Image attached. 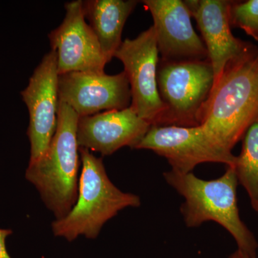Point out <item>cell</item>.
I'll return each instance as SVG.
<instances>
[{
	"mask_svg": "<svg viewBox=\"0 0 258 258\" xmlns=\"http://www.w3.org/2000/svg\"><path fill=\"white\" fill-rule=\"evenodd\" d=\"M258 120V48L251 44L230 60L200 113V125L232 152Z\"/></svg>",
	"mask_w": 258,
	"mask_h": 258,
	"instance_id": "6da1fadb",
	"label": "cell"
},
{
	"mask_svg": "<svg viewBox=\"0 0 258 258\" xmlns=\"http://www.w3.org/2000/svg\"><path fill=\"white\" fill-rule=\"evenodd\" d=\"M164 177L184 198L180 210L188 227L216 222L232 236L237 249L250 258L257 257V240L239 213V183L232 166H227L225 174L215 179H200L192 172L183 174L172 169L164 172Z\"/></svg>",
	"mask_w": 258,
	"mask_h": 258,
	"instance_id": "7a4b0ae2",
	"label": "cell"
},
{
	"mask_svg": "<svg viewBox=\"0 0 258 258\" xmlns=\"http://www.w3.org/2000/svg\"><path fill=\"white\" fill-rule=\"evenodd\" d=\"M79 119L73 108L59 101L57 128L50 146L38 159L29 162L25 173L56 220L66 217L77 201Z\"/></svg>",
	"mask_w": 258,
	"mask_h": 258,
	"instance_id": "3957f363",
	"label": "cell"
},
{
	"mask_svg": "<svg viewBox=\"0 0 258 258\" xmlns=\"http://www.w3.org/2000/svg\"><path fill=\"white\" fill-rule=\"evenodd\" d=\"M79 153L82 171L77 201L66 217L52 223L54 235L68 241L80 235L96 239L103 225L118 212L141 205L139 196L123 192L112 183L102 159L86 148L79 147Z\"/></svg>",
	"mask_w": 258,
	"mask_h": 258,
	"instance_id": "277c9868",
	"label": "cell"
},
{
	"mask_svg": "<svg viewBox=\"0 0 258 258\" xmlns=\"http://www.w3.org/2000/svg\"><path fill=\"white\" fill-rule=\"evenodd\" d=\"M214 81L209 60L172 62L159 59L157 85L164 112L158 125H200V113Z\"/></svg>",
	"mask_w": 258,
	"mask_h": 258,
	"instance_id": "5b68a950",
	"label": "cell"
},
{
	"mask_svg": "<svg viewBox=\"0 0 258 258\" xmlns=\"http://www.w3.org/2000/svg\"><path fill=\"white\" fill-rule=\"evenodd\" d=\"M165 158L171 169L186 174L204 163L234 166L236 156L222 147L202 125H151L136 148Z\"/></svg>",
	"mask_w": 258,
	"mask_h": 258,
	"instance_id": "8992f818",
	"label": "cell"
},
{
	"mask_svg": "<svg viewBox=\"0 0 258 258\" xmlns=\"http://www.w3.org/2000/svg\"><path fill=\"white\" fill-rule=\"evenodd\" d=\"M113 57L124 67L132 95L130 106L149 125H159L164 106L158 90L159 53L153 26L136 38L122 41Z\"/></svg>",
	"mask_w": 258,
	"mask_h": 258,
	"instance_id": "52a82bcc",
	"label": "cell"
},
{
	"mask_svg": "<svg viewBox=\"0 0 258 258\" xmlns=\"http://www.w3.org/2000/svg\"><path fill=\"white\" fill-rule=\"evenodd\" d=\"M58 79L57 53L51 50L44 55L28 86L21 92L30 115V161L37 160L46 152L55 133L59 109Z\"/></svg>",
	"mask_w": 258,
	"mask_h": 258,
	"instance_id": "ba28073f",
	"label": "cell"
},
{
	"mask_svg": "<svg viewBox=\"0 0 258 258\" xmlns=\"http://www.w3.org/2000/svg\"><path fill=\"white\" fill-rule=\"evenodd\" d=\"M59 101L71 107L80 117L102 111L122 110L132 102L130 86L124 71L104 73L71 72L60 75Z\"/></svg>",
	"mask_w": 258,
	"mask_h": 258,
	"instance_id": "9c48e42d",
	"label": "cell"
},
{
	"mask_svg": "<svg viewBox=\"0 0 258 258\" xmlns=\"http://www.w3.org/2000/svg\"><path fill=\"white\" fill-rule=\"evenodd\" d=\"M66 14L58 28L48 35L57 57L59 76L71 72L104 73L106 59L98 38L83 14V1L64 5Z\"/></svg>",
	"mask_w": 258,
	"mask_h": 258,
	"instance_id": "30bf717a",
	"label": "cell"
},
{
	"mask_svg": "<svg viewBox=\"0 0 258 258\" xmlns=\"http://www.w3.org/2000/svg\"><path fill=\"white\" fill-rule=\"evenodd\" d=\"M142 3L154 20L160 60H209L208 50L194 30L191 13L184 1L144 0Z\"/></svg>",
	"mask_w": 258,
	"mask_h": 258,
	"instance_id": "8fae6325",
	"label": "cell"
},
{
	"mask_svg": "<svg viewBox=\"0 0 258 258\" xmlns=\"http://www.w3.org/2000/svg\"><path fill=\"white\" fill-rule=\"evenodd\" d=\"M150 126L131 106L101 112L80 117L78 144L102 155H111L124 147L136 149Z\"/></svg>",
	"mask_w": 258,
	"mask_h": 258,
	"instance_id": "7c38bea8",
	"label": "cell"
},
{
	"mask_svg": "<svg viewBox=\"0 0 258 258\" xmlns=\"http://www.w3.org/2000/svg\"><path fill=\"white\" fill-rule=\"evenodd\" d=\"M185 5L196 20L208 50L216 82L230 60L245 52L251 42L237 38L231 32L227 0H186Z\"/></svg>",
	"mask_w": 258,
	"mask_h": 258,
	"instance_id": "4fadbf2b",
	"label": "cell"
},
{
	"mask_svg": "<svg viewBox=\"0 0 258 258\" xmlns=\"http://www.w3.org/2000/svg\"><path fill=\"white\" fill-rule=\"evenodd\" d=\"M138 3L136 0L83 1L85 18L98 38L107 63L121 45L123 27Z\"/></svg>",
	"mask_w": 258,
	"mask_h": 258,
	"instance_id": "5bb4252c",
	"label": "cell"
},
{
	"mask_svg": "<svg viewBox=\"0 0 258 258\" xmlns=\"http://www.w3.org/2000/svg\"><path fill=\"white\" fill-rule=\"evenodd\" d=\"M232 167L239 184L248 194L252 208L258 212V120L244 134L242 151Z\"/></svg>",
	"mask_w": 258,
	"mask_h": 258,
	"instance_id": "9a60e30c",
	"label": "cell"
},
{
	"mask_svg": "<svg viewBox=\"0 0 258 258\" xmlns=\"http://www.w3.org/2000/svg\"><path fill=\"white\" fill-rule=\"evenodd\" d=\"M229 19L231 28L242 29L258 42V0L230 1Z\"/></svg>",
	"mask_w": 258,
	"mask_h": 258,
	"instance_id": "2e32d148",
	"label": "cell"
},
{
	"mask_svg": "<svg viewBox=\"0 0 258 258\" xmlns=\"http://www.w3.org/2000/svg\"><path fill=\"white\" fill-rule=\"evenodd\" d=\"M13 234L9 229H0V258H11L6 247L7 238Z\"/></svg>",
	"mask_w": 258,
	"mask_h": 258,
	"instance_id": "e0dca14e",
	"label": "cell"
},
{
	"mask_svg": "<svg viewBox=\"0 0 258 258\" xmlns=\"http://www.w3.org/2000/svg\"><path fill=\"white\" fill-rule=\"evenodd\" d=\"M228 258H250L249 256H247V254L243 253V252H241L239 249H237L235 252H232V254L229 256Z\"/></svg>",
	"mask_w": 258,
	"mask_h": 258,
	"instance_id": "ac0fdd59",
	"label": "cell"
},
{
	"mask_svg": "<svg viewBox=\"0 0 258 258\" xmlns=\"http://www.w3.org/2000/svg\"><path fill=\"white\" fill-rule=\"evenodd\" d=\"M256 258H258V254H257V257H256Z\"/></svg>",
	"mask_w": 258,
	"mask_h": 258,
	"instance_id": "d6986e66",
	"label": "cell"
}]
</instances>
